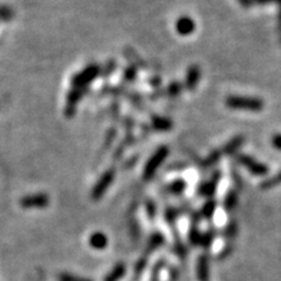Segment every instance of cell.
<instances>
[{"mask_svg": "<svg viewBox=\"0 0 281 281\" xmlns=\"http://www.w3.org/2000/svg\"><path fill=\"white\" fill-rule=\"evenodd\" d=\"M88 93H89V87H71V89L68 91L66 96L67 104L68 106L76 107L77 103H79Z\"/></svg>", "mask_w": 281, "mask_h": 281, "instance_id": "cell-10", "label": "cell"}, {"mask_svg": "<svg viewBox=\"0 0 281 281\" xmlns=\"http://www.w3.org/2000/svg\"><path fill=\"white\" fill-rule=\"evenodd\" d=\"M236 228L237 225L234 223H231L230 225H227L226 230H225V236L226 237H232L234 233H236Z\"/></svg>", "mask_w": 281, "mask_h": 281, "instance_id": "cell-33", "label": "cell"}, {"mask_svg": "<svg viewBox=\"0 0 281 281\" xmlns=\"http://www.w3.org/2000/svg\"><path fill=\"white\" fill-rule=\"evenodd\" d=\"M123 121H124L123 126L126 127V129L128 130V133H132V132H130V129L133 130L134 126H135V122H134V120L130 119V117H127V119H124Z\"/></svg>", "mask_w": 281, "mask_h": 281, "instance_id": "cell-34", "label": "cell"}, {"mask_svg": "<svg viewBox=\"0 0 281 281\" xmlns=\"http://www.w3.org/2000/svg\"><path fill=\"white\" fill-rule=\"evenodd\" d=\"M202 77V70L201 67L198 65H192L188 68L186 70V76H185V82H184V87L188 90L194 91L196 88L198 87L199 81H201Z\"/></svg>", "mask_w": 281, "mask_h": 281, "instance_id": "cell-8", "label": "cell"}, {"mask_svg": "<svg viewBox=\"0 0 281 281\" xmlns=\"http://www.w3.org/2000/svg\"><path fill=\"white\" fill-rule=\"evenodd\" d=\"M221 153L223 151H220V150H213V151H211L209 153V156L205 159H203L202 162V166L203 168H212L215 163L219 162V159L221 157Z\"/></svg>", "mask_w": 281, "mask_h": 281, "instance_id": "cell-17", "label": "cell"}, {"mask_svg": "<svg viewBox=\"0 0 281 281\" xmlns=\"http://www.w3.org/2000/svg\"><path fill=\"white\" fill-rule=\"evenodd\" d=\"M186 189V182L184 179H177V181L172 182L171 184L166 186V190L171 195H181L183 191Z\"/></svg>", "mask_w": 281, "mask_h": 281, "instance_id": "cell-19", "label": "cell"}, {"mask_svg": "<svg viewBox=\"0 0 281 281\" xmlns=\"http://www.w3.org/2000/svg\"><path fill=\"white\" fill-rule=\"evenodd\" d=\"M115 175L116 170L114 168L108 169L107 171H104L101 175L99 181L96 182V184L94 185L93 190L90 192V197L93 201H100L103 197L104 194L108 191V189H109V186L112 185L114 179H115Z\"/></svg>", "mask_w": 281, "mask_h": 281, "instance_id": "cell-4", "label": "cell"}, {"mask_svg": "<svg viewBox=\"0 0 281 281\" xmlns=\"http://www.w3.org/2000/svg\"><path fill=\"white\" fill-rule=\"evenodd\" d=\"M149 83L151 84V86L155 87V88H158V87H161L162 80H161V77H159V76H152L151 79L149 80Z\"/></svg>", "mask_w": 281, "mask_h": 281, "instance_id": "cell-35", "label": "cell"}, {"mask_svg": "<svg viewBox=\"0 0 281 281\" xmlns=\"http://www.w3.org/2000/svg\"><path fill=\"white\" fill-rule=\"evenodd\" d=\"M127 267L123 263H119L114 269L107 274L103 281H119L126 276Z\"/></svg>", "mask_w": 281, "mask_h": 281, "instance_id": "cell-14", "label": "cell"}, {"mask_svg": "<svg viewBox=\"0 0 281 281\" xmlns=\"http://www.w3.org/2000/svg\"><path fill=\"white\" fill-rule=\"evenodd\" d=\"M100 71L101 66L97 64L88 65L87 67H84L82 70H80L71 77V87H89V84L100 76Z\"/></svg>", "mask_w": 281, "mask_h": 281, "instance_id": "cell-2", "label": "cell"}, {"mask_svg": "<svg viewBox=\"0 0 281 281\" xmlns=\"http://www.w3.org/2000/svg\"><path fill=\"white\" fill-rule=\"evenodd\" d=\"M215 209H217V202L214 199L210 198L209 201H207V203L204 204V207L202 209V215L207 219H211L213 217Z\"/></svg>", "mask_w": 281, "mask_h": 281, "instance_id": "cell-18", "label": "cell"}, {"mask_svg": "<svg viewBox=\"0 0 281 281\" xmlns=\"http://www.w3.org/2000/svg\"><path fill=\"white\" fill-rule=\"evenodd\" d=\"M238 1L240 2V5H243V6H245V7H247V6H250L251 4H252L253 0H238Z\"/></svg>", "mask_w": 281, "mask_h": 281, "instance_id": "cell-38", "label": "cell"}, {"mask_svg": "<svg viewBox=\"0 0 281 281\" xmlns=\"http://www.w3.org/2000/svg\"><path fill=\"white\" fill-rule=\"evenodd\" d=\"M59 281H91L87 278H82L79 276H74V274L70 273H61L58 276Z\"/></svg>", "mask_w": 281, "mask_h": 281, "instance_id": "cell-24", "label": "cell"}, {"mask_svg": "<svg viewBox=\"0 0 281 281\" xmlns=\"http://www.w3.org/2000/svg\"><path fill=\"white\" fill-rule=\"evenodd\" d=\"M272 144L274 148L281 150V135H276L272 139Z\"/></svg>", "mask_w": 281, "mask_h": 281, "instance_id": "cell-36", "label": "cell"}, {"mask_svg": "<svg viewBox=\"0 0 281 281\" xmlns=\"http://www.w3.org/2000/svg\"><path fill=\"white\" fill-rule=\"evenodd\" d=\"M146 264H148V260H146V258H140V259L137 261L136 266H135V273L137 276H140V274L143 273V271L146 267Z\"/></svg>", "mask_w": 281, "mask_h": 281, "instance_id": "cell-29", "label": "cell"}, {"mask_svg": "<svg viewBox=\"0 0 281 281\" xmlns=\"http://www.w3.org/2000/svg\"><path fill=\"white\" fill-rule=\"evenodd\" d=\"M163 243H164V237L162 236V233H158V232H155V233L151 234V237L149 238L148 245H146V250L145 253H152L153 251L157 250L158 247H161Z\"/></svg>", "mask_w": 281, "mask_h": 281, "instance_id": "cell-15", "label": "cell"}, {"mask_svg": "<svg viewBox=\"0 0 281 281\" xmlns=\"http://www.w3.org/2000/svg\"><path fill=\"white\" fill-rule=\"evenodd\" d=\"M237 194H236V191H230L228 194L226 195V197H225L224 199V208H225V210H227V211H231L232 209H234V207H236V204H237Z\"/></svg>", "mask_w": 281, "mask_h": 281, "instance_id": "cell-23", "label": "cell"}, {"mask_svg": "<svg viewBox=\"0 0 281 281\" xmlns=\"http://www.w3.org/2000/svg\"><path fill=\"white\" fill-rule=\"evenodd\" d=\"M197 278L199 281H209L210 279V270H209V258L203 254L197 261Z\"/></svg>", "mask_w": 281, "mask_h": 281, "instance_id": "cell-12", "label": "cell"}, {"mask_svg": "<svg viewBox=\"0 0 281 281\" xmlns=\"http://www.w3.org/2000/svg\"><path fill=\"white\" fill-rule=\"evenodd\" d=\"M145 210H146V213H148V217L150 218V219H153L156 215V210H157V209H156V204L151 201V199L146 202Z\"/></svg>", "mask_w": 281, "mask_h": 281, "instance_id": "cell-27", "label": "cell"}, {"mask_svg": "<svg viewBox=\"0 0 281 281\" xmlns=\"http://www.w3.org/2000/svg\"><path fill=\"white\" fill-rule=\"evenodd\" d=\"M20 203L25 209H44L50 204V197L45 194L32 195L22 198Z\"/></svg>", "mask_w": 281, "mask_h": 281, "instance_id": "cell-7", "label": "cell"}, {"mask_svg": "<svg viewBox=\"0 0 281 281\" xmlns=\"http://www.w3.org/2000/svg\"><path fill=\"white\" fill-rule=\"evenodd\" d=\"M243 143H244V137L241 136L234 137V139H232L230 142H227L226 144H225V146L223 148V153H225V155H232V153L236 152L237 150L243 145Z\"/></svg>", "mask_w": 281, "mask_h": 281, "instance_id": "cell-16", "label": "cell"}, {"mask_svg": "<svg viewBox=\"0 0 281 281\" xmlns=\"http://www.w3.org/2000/svg\"><path fill=\"white\" fill-rule=\"evenodd\" d=\"M75 114H76V107L66 104V107H65V116H66L67 119H71V117L75 116Z\"/></svg>", "mask_w": 281, "mask_h": 281, "instance_id": "cell-32", "label": "cell"}, {"mask_svg": "<svg viewBox=\"0 0 281 281\" xmlns=\"http://www.w3.org/2000/svg\"><path fill=\"white\" fill-rule=\"evenodd\" d=\"M137 77V67L129 65L128 67L124 70L123 73V82L124 83H132L136 80Z\"/></svg>", "mask_w": 281, "mask_h": 281, "instance_id": "cell-22", "label": "cell"}, {"mask_svg": "<svg viewBox=\"0 0 281 281\" xmlns=\"http://www.w3.org/2000/svg\"><path fill=\"white\" fill-rule=\"evenodd\" d=\"M226 106L231 109L259 112L264 108V102L257 97L228 96L226 99Z\"/></svg>", "mask_w": 281, "mask_h": 281, "instance_id": "cell-3", "label": "cell"}, {"mask_svg": "<svg viewBox=\"0 0 281 281\" xmlns=\"http://www.w3.org/2000/svg\"><path fill=\"white\" fill-rule=\"evenodd\" d=\"M128 99H129L130 102H132L133 106H135L136 108H140V107H142V103H143L142 96H140L139 93H132V94H129Z\"/></svg>", "mask_w": 281, "mask_h": 281, "instance_id": "cell-26", "label": "cell"}, {"mask_svg": "<svg viewBox=\"0 0 281 281\" xmlns=\"http://www.w3.org/2000/svg\"><path fill=\"white\" fill-rule=\"evenodd\" d=\"M220 177H221L220 171H218L217 170V171L213 172V175H212V177L209 179V181L204 182L201 186H199L198 194L203 196V197H208V198L213 197L215 191H217V186L220 182Z\"/></svg>", "mask_w": 281, "mask_h": 281, "instance_id": "cell-6", "label": "cell"}, {"mask_svg": "<svg viewBox=\"0 0 281 281\" xmlns=\"http://www.w3.org/2000/svg\"><path fill=\"white\" fill-rule=\"evenodd\" d=\"M89 245L94 250H103L108 246V238L102 232H94L89 237Z\"/></svg>", "mask_w": 281, "mask_h": 281, "instance_id": "cell-13", "label": "cell"}, {"mask_svg": "<svg viewBox=\"0 0 281 281\" xmlns=\"http://www.w3.org/2000/svg\"><path fill=\"white\" fill-rule=\"evenodd\" d=\"M117 68V62L116 60H108L106 64L103 65L102 67H101V71H100V76L102 77H109L110 75H112L114 71L116 70Z\"/></svg>", "mask_w": 281, "mask_h": 281, "instance_id": "cell-21", "label": "cell"}, {"mask_svg": "<svg viewBox=\"0 0 281 281\" xmlns=\"http://www.w3.org/2000/svg\"><path fill=\"white\" fill-rule=\"evenodd\" d=\"M175 28L179 35L186 37V35H190L195 32L196 22L192 20V18L188 17V15H182V17H179L176 20Z\"/></svg>", "mask_w": 281, "mask_h": 281, "instance_id": "cell-9", "label": "cell"}, {"mask_svg": "<svg viewBox=\"0 0 281 281\" xmlns=\"http://www.w3.org/2000/svg\"><path fill=\"white\" fill-rule=\"evenodd\" d=\"M164 90H165V96L177 97L181 95L183 90V84L181 82H177V81H174V82L170 83Z\"/></svg>", "mask_w": 281, "mask_h": 281, "instance_id": "cell-20", "label": "cell"}, {"mask_svg": "<svg viewBox=\"0 0 281 281\" xmlns=\"http://www.w3.org/2000/svg\"><path fill=\"white\" fill-rule=\"evenodd\" d=\"M237 161L240 163L241 165H244L245 168H247V170L250 172H252L254 175L258 176H263L266 175L269 169H267L266 165H264L263 163H259L256 159L250 157V156L246 155H238L237 156Z\"/></svg>", "mask_w": 281, "mask_h": 281, "instance_id": "cell-5", "label": "cell"}, {"mask_svg": "<svg viewBox=\"0 0 281 281\" xmlns=\"http://www.w3.org/2000/svg\"><path fill=\"white\" fill-rule=\"evenodd\" d=\"M176 217H177V211H176L175 209H168V210L165 211V219L166 221H169V223H174Z\"/></svg>", "mask_w": 281, "mask_h": 281, "instance_id": "cell-31", "label": "cell"}, {"mask_svg": "<svg viewBox=\"0 0 281 281\" xmlns=\"http://www.w3.org/2000/svg\"><path fill=\"white\" fill-rule=\"evenodd\" d=\"M212 240H213V236H212L211 232H208V233L205 234H202V238H201V245L204 248H208L211 246L212 244Z\"/></svg>", "mask_w": 281, "mask_h": 281, "instance_id": "cell-28", "label": "cell"}, {"mask_svg": "<svg viewBox=\"0 0 281 281\" xmlns=\"http://www.w3.org/2000/svg\"><path fill=\"white\" fill-rule=\"evenodd\" d=\"M116 135H117L116 129H110L109 132H108L107 136H106V146L112 145V143L114 142V140L116 139Z\"/></svg>", "mask_w": 281, "mask_h": 281, "instance_id": "cell-30", "label": "cell"}, {"mask_svg": "<svg viewBox=\"0 0 281 281\" xmlns=\"http://www.w3.org/2000/svg\"><path fill=\"white\" fill-rule=\"evenodd\" d=\"M201 238H202V234L199 233L197 226L194 225V226L191 227L190 233H189V239H190V243L192 245H201Z\"/></svg>", "mask_w": 281, "mask_h": 281, "instance_id": "cell-25", "label": "cell"}, {"mask_svg": "<svg viewBox=\"0 0 281 281\" xmlns=\"http://www.w3.org/2000/svg\"><path fill=\"white\" fill-rule=\"evenodd\" d=\"M169 155V148L165 145H161L156 149V151L152 153L151 157L145 163L144 170H143V178L144 181H149L155 176L159 166H161Z\"/></svg>", "mask_w": 281, "mask_h": 281, "instance_id": "cell-1", "label": "cell"}, {"mask_svg": "<svg viewBox=\"0 0 281 281\" xmlns=\"http://www.w3.org/2000/svg\"><path fill=\"white\" fill-rule=\"evenodd\" d=\"M174 123L172 121L164 116H152L151 119V128L156 132L159 133H166L172 129Z\"/></svg>", "mask_w": 281, "mask_h": 281, "instance_id": "cell-11", "label": "cell"}, {"mask_svg": "<svg viewBox=\"0 0 281 281\" xmlns=\"http://www.w3.org/2000/svg\"><path fill=\"white\" fill-rule=\"evenodd\" d=\"M257 4H269V2H281V0H253Z\"/></svg>", "mask_w": 281, "mask_h": 281, "instance_id": "cell-37", "label": "cell"}]
</instances>
